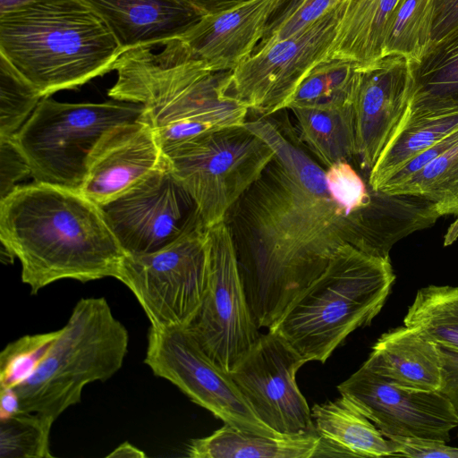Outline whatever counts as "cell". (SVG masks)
<instances>
[{"label":"cell","mask_w":458,"mask_h":458,"mask_svg":"<svg viewBox=\"0 0 458 458\" xmlns=\"http://www.w3.org/2000/svg\"><path fill=\"white\" fill-rule=\"evenodd\" d=\"M129 333L104 297L81 299L44 360L15 390L20 411L54 423L81 399L83 388L123 366Z\"/></svg>","instance_id":"cell-6"},{"label":"cell","mask_w":458,"mask_h":458,"mask_svg":"<svg viewBox=\"0 0 458 458\" xmlns=\"http://www.w3.org/2000/svg\"><path fill=\"white\" fill-rule=\"evenodd\" d=\"M398 0H346L327 59L364 66L383 56L390 17Z\"/></svg>","instance_id":"cell-24"},{"label":"cell","mask_w":458,"mask_h":458,"mask_svg":"<svg viewBox=\"0 0 458 458\" xmlns=\"http://www.w3.org/2000/svg\"><path fill=\"white\" fill-rule=\"evenodd\" d=\"M42 98L38 89L0 54V138L13 137Z\"/></svg>","instance_id":"cell-32"},{"label":"cell","mask_w":458,"mask_h":458,"mask_svg":"<svg viewBox=\"0 0 458 458\" xmlns=\"http://www.w3.org/2000/svg\"><path fill=\"white\" fill-rule=\"evenodd\" d=\"M30 1L34 0H0V13L8 11Z\"/></svg>","instance_id":"cell-44"},{"label":"cell","mask_w":458,"mask_h":458,"mask_svg":"<svg viewBox=\"0 0 458 458\" xmlns=\"http://www.w3.org/2000/svg\"><path fill=\"white\" fill-rule=\"evenodd\" d=\"M20 411L19 397L13 388L0 387L1 420L9 418Z\"/></svg>","instance_id":"cell-42"},{"label":"cell","mask_w":458,"mask_h":458,"mask_svg":"<svg viewBox=\"0 0 458 458\" xmlns=\"http://www.w3.org/2000/svg\"><path fill=\"white\" fill-rule=\"evenodd\" d=\"M164 160L155 131L139 119L111 130L92 152L80 191L98 206L123 195Z\"/></svg>","instance_id":"cell-17"},{"label":"cell","mask_w":458,"mask_h":458,"mask_svg":"<svg viewBox=\"0 0 458 458\" xmlns=\"http://www.w3.org/2000/svg\"><path fill=\"white\" fill-rule=\"evenodd\" d=\"M138 300L154 327H186L208 288L205 226L157 251L124 255L115 277Z\"/></svg>","instance_id":"cell-9"},{"label":"cell","mask_w":458,"mask_h":458,"mask_svg":"<svg viewBox=\"0 0 458 458\" xmlns=\"http://www.w3.org/2000/svg\"><path fill=\"white\" fill-rule=\"evenodd\" d=\"M458 129V109L411 114L405 112L374 166L369 183L378 189L412 157Z\"/></svg>","instance_id":"cell-25"},{"label":"cell","mask_w":458,"mask_h":458,"mask_svg":"<svg viewBox=\"0 0 458 458\" xmlns=\"http://www.w3.org/2000/svg\"><path fill=\"white\" fill-rule=\"evenodd\" d=\"M145 364L193 403L225 423L278 435L255 415L229 373L215 364L183 327H154L148 333Z\"/></svg>","instance_id":"cell-13"},{"label":"cell","mask_w":458,"mask_h":458,"mask_svg":"<svg viewBox=\"0 0 458 458\" xmlns=\"http://www.w3.org/2000/svg\"><path fill=\"white\" fill-rule=\"evenodd\" d=\"M53 423L34 413L19 411L1 420V458H49Z\"/></svg>","instance_id":"cell-31"},{"label":"cell","mask_w":458,"mask_h":458,"mask_svg":"<svg viewBox=\"0 0 458 458\" xmlns=\"http://www.w3.org/2000/svg\"><path fill=\"white\" fill-rule=\"evenodd\" d=\"M153 129L162 151L216 130L208 124L192 120L177 121Z\"/></svg>","instance_id":"cell-37"},{"label":"cell","mask_w":458,"mask_h":458,"mask_svg":"<svg viewBox=\"0 0 458 458\" xmlns=\"http://www.w3.org/2000/svg\"><path fill=\"white\" fill-rule=\"evenodd\" d=\"M436 0H398L388 21L383 56L409 60L421 55L432 41Z\"/></svg>","instance_id":"cell-29"},{"label":"cell","mask_w":458,"mask_h":458,"mask_svg":"<svg viewBox=\"0 0 458 458\" xmlns=\"http://www.w3.org/2000/svg\"><path fill=\"white\" fill-rule=\"evenodd\" d=\"M60 332L23 335L9 343L0 353V387L14 388L31 376Z\"/></svg>","instance_id":"cell-33"},{"label":"cell","mask_w":458,"mask_h":458,"mask_svg":"<svg viewBox=\"0 0 458 458\" xmlns=\"http://www.w3.org/2000/svg\"><path fill=\"white\" fill-rule=\"evenodd\" d=\"M357 66L343 59L320 62L299 85L286 108L352 104Z\"/></svg>","instance_id":"cell-30"},{"label":"cell","mask_w":458,"mask_h":458,"mask_svg":"<svg viewBox=\"0 0 458 458\" xmlns=\"http://www.w3.org/2000/svg\"><path fill=\"white\" fill-rule=\"evenodd\" d=\"M99 207L125 255L157 251L204 226L195 201L165 157L147 178Z\"/></svg>","instance_id":"cell-12"},{"label":"cell","mask_w":458,"mask_h":458,"mask_svg":"<svg viewBox=\"0 0 458 458\" xmlns=\"http://www.w3.org/2000/svg\"><path fill=\"white\" fill-rule=\"evenodd\" d=\"M163 155L195 201L204 226L209 227L225 221L275 151L244 123L202 133L163 150Z\"/></svg>","instance_id":"cell-8"},{"label":"cell","mask_w":458,"mask_h":458,"mask_svg":"<svg viewBox=\"0 0 458 458\" xmlns=\"http://www.w3.org/2000/svg\"><path fill=\"white\" fill-rule=\"evenodd\" d=\"M28 175H31L30 165L14 138H0V200Z\"/></svg>","instance_id":"cell-34"},{"label":"cell","mask_w":458,"mask_h":458,"mask_svg":"<svg viewBox=\"0 0 458 458\" xmlns=\"http://www.w3.org/2000/svg\"><path fill=\"white\" fill-rule=\"evenodd\" d=\"M205 237L208 288L198 312L183 328L215 364L229 373L260 334L247 303L228 224L205 227Z\"/></svg>","instance_id":"cell-10"},{"label":"cell","mask_w":458,"mask_h":458,"mask_svg":"<svg viewBox=\"0 0 458 458\" xmlns=\"http://www.w3.org/2000/svg\"><path fill=\"white\" fill-rule=\"evenodd\" d=\"M362 367L403 387L424 391L441 387L439 346L406 326L383 334Z\"/></svg>","instance_id":"cell-20"},{"label":"cell","mask_w":458,"mask_h":458,"mask_svg":"<svg viewBox=\"0 0 458 458\" xmlns=\"http://www.w3.org/2000/svg\"><path fill=\"white\" fill-rule=\"evenodd\" d=\"M403 324L438 346L458 352V286L420 288Z\"/></svg>","instance_id":"cell-27"},{"label":"cell","mask_w":458,"mask_h":458,"mask_svg":"<svg viewBox=\"0 0 458 458\" xmlns=\"http://www.w3.org/2000/svg\"><path fill=\"white\" fill-rule=\"evenodd\" d=\"M105 22L123 52L181 38L202 16L184 0H82Z\"/></svg>","instance_id":"cell-19"},{"label":"cell","mask_w":458,"mask_h":458,"mask_svg":"<svg viewBox=\"0 0 458 458\" xmlns=\"http://www.w3.org/2000/svg\"><path fill=\"white\" fill-rule=\"evenodd\" d=\"M394 280L389 258L345 244L268 331L307 362L324 363L352 332L371 323Z\"/></svg>","instance_id":"cell-5"},{"label":"cell","mask_w":458,"mask_h":458,"mask_svg":"<svg viewBox=\"0 0 458 458\" xmlns=\"http://www.w3.org/2000/svg\"><path fill=\"white\" fill-rule=\"evenodd\" d=\"M311 417L319 446L318 456L382 457L396 455L395 443L364 416L346 397L314 404Z\"/></svg>","instance_id":"cell-21"},{"label":"cell","mask_w":458,"mask_h":458,"mask_svg":"<svg viewBox=\"0 0 458 458\" xmlns=\"http://www.w3.org/2000/svg\"><path fill=\"white\" fill-rule=\"evenodd\" d=\"M457 25L458 0H436L432 41L444 37Z\"/></svg>","instance_id":"cell-39"},{"label":"cell","mask_w":458,"mask_h":458,"mask_svg":"<svg viewBox=\"0 0 458 458\" xmlns=\"http://www.w3.org/2000/svg\"><path fill=\"white\" fill-rule=\"evenodd\" d=\"M396 446L395 456L412 458H458V447L445 442L415 437H392Z\"/></svg>","instance_id":"cell-36"},{"label":"cell","mask_w":458,"mask_h":458,"mask_svg":"<svg viewBox=\"0 0 458 458\" xmlns=\"http://www.w3.org/2000/svg\"><path fill=\"white\" fill-rule=\"evenodd\" d=\"M201 16L219 13L251 0H184Z\"/></svg>","instance_id":"cell-41"},{"label":"cell","mask_w":458,"mask_h":458,"mask_svg":"<svg viewBox=\"0 0 458 458\" xmlns=\"http://www.w3.org/2000/svg\"><path fill=\"white\" fill-rule=\"evenodd\" d=\"M345 3L289 38L253 52L232 71L231 94L261 116L286 109L309 72L327 58Z\"/></svg>","instance_id":"cell-11"},{"label":"cell","mask_w":458,"mask_h":458,"mask_svg":"<svg viewBox=\"0 0 458 458\" xmlns=\"http://www.w3.org/2000/svg\"><path fill=\"white\" fill-rule=\"evenodd\" d=\"M245 125L275 156L235 204L233 236L239 272L258 328H269L326 269L345 244L389 258L415 233L411 225L371 214H350L330 195L326 170L289 126L267 116Z\"/></svg>","instance_id":"cell-1"},{"label":"cell","mask_w":458,"mask_h":458,"mask_svg":"<svg viewBox=\"0 0 458 458\" xmlns=\"http://www.w3.org/2000/svg\"><path fill=\"white\" fill-rule=\"evenodd\" d=\"M317 434L265 435L225 423L211 435L191 439V458H311L319 446Z\"/></svg>","instance_id":"cell-23"},{"label":"cell","mask_w":458,"mask_h":458,"mask_svg":"<svg viewBox=\"0 0 458 458\" xmlns=\"http://www.w3.org/2000/svg\"><path fill=\"white\" fill-rule=\"evenodd\" d=\"M442 383L439 392L451 403L458 417V352L440 347Z\"/></svg>","instance_id":"cell-38"},{"label":"cell","mask_w":458,"mask_h":458,"mask_svg":"<svg viewBox=\"0 0 458 458\" xmlns=\"http://www.w3.org/2000/svg\"><path fill=\"white\" fill-rule=\"evenodd\" d=\"M454 225H455V227H456V232H458V220H456V221L454 222Z\"/></svg>","instance_id":"cell-45"},{"label":"cell","mask_w":458,"mask_h":458,"mask_svg":"<svg viewBox=\"0 0 458 458\" xmlns=\"http://www.w3.org/2000/svg\"><path fill=\"white\" fill-rule=\"evenodd\" d=\"M346 397L387 438L415 437L448 442L458 417L439 391L395 385L360 367L337 386Z\"/></svg>","instance_id":"cell-15"},{"label":"cell","mask_w":458,"mask_h":458,"mask_svg":"<svg viewBox=\"0 0 458 458\" xmlns=\"http://www.w3.org/2000/svg\"><path fill=\"white\" fill-rule=\"evenodd\" d=\"M122 53L82 0H34L0 13V54L43 98L109 72Z\"/></svg>","instance_id":"cell-3"},{"label":"cell","mask_w":458,"mask_h":458,"mask_svg":"<svg viewBox=\"0 0 458 458\" xmlns=\"http://www.w3.org/2000/svg\"><path fill=\"white\" fill-rule=\"evenodd\" d=\"M0 240L32 294L63 279L115 278L125 255L98 205L80 191L36 182L0 200Z\"/></svg>","instance_id":"cell-2"},{"label":"cell","mask_w":458,"mask_h":458,"mask_svg":"<svg viewBox=\"0 0 458 458\" xmlns=\"http://www.w3.org/2000/svg\"><path fill=\"white\" fill-rule=\"evenodd\" d=\"M302 1L303 0H277L266 23L263 37L255 48L263 46L278 28L296 11Z\"/></svg>","instance_id":"cell-40"},{"label":"cell","mask_w":458,"mask_h":458,"mask_svg":"<svg viewBox=\"0 0 458 458\" xmlns=\"http://www.w3.org/2000/svg\"><path fill=\"white\" fill-rule=\"evenodd\" d=\"M411 86L410 61L403 55H385L357 66L352 100L356 153L368 172L403 117Z\"/></svg>","instance_id":"cell-16"},{"label":"cell","mask_w":458,"mask_h":458,"mask_svg":"<svg viewBox=\"0 0 458 458\" xmlns=\"http://www.w3.org/2000/svg\"><path fill=\"white\" fill-rule=\"evenodd\" d=\"M140 104L65 103L44 97L13 136L34 182L79 191L89 157L114 128L141 118Z\"/></svg>","instance_id":"cell-7"},{"label":"cell","mask_w":458,"mask_h":458,"mask_svg":"<svg viewBox=\"0 0 458 458\" xmlns=\"http://www.w3.org/2000/svg\"><path fill=\"white\" fill-rule=\"evenodd\" d=\"M344 0H303L296 11L278 28L273 36L253 52L267 45L289 38L315 22ZM252 52V53H253Z\"/></svg>","instance_id":"cell-35"},{"label":"cell","mask_w":458,"mask_h":458,"mask_svg":"<svg viewBox=\"0 0 458 458\" xmlns=\"http://www.w3.org/2000/svg\"><path fill=\"white\" fill-rule=\"evenodd\" d=\"M385 192L425 199L435 204L443 216L453 215L458 220V142Z\"/></svg>","instance_id":"cell-28"},{"label":"cell","mask_w":458,"mask_h":458,"mask_svg":"<svg viewBox=\"0 0 458 458\" xmlns=\"http://www.w3.org/2000/svg\"><path fill=\"white\" fill-rule=\"evenodd\" d=\"M409 61L412 86L407 113L458 109V25Z\"/></svg>","instance_id":"cell-22"},{"label":"cell","mask_w":458,"mask_h":458,"mask_svg":"<svg viewBox=\"0 0 458 458\" xmlns=\"http://www.w3.org/2000/svg\"><path fill=\"white\" fill-rule=\"evenodd\" d=\"M300 138L327 167L357 157L352 104L291 108Z\"/></svg>","instance_id":"cell-26"},{"label":"cell","mask_w":458,"mask_h":458,"mask_svg":"<svg viewBox=\"0 0 458 458\" xmlns=\"http://www.w3.org/2000/svg\"><path fill=\"white\" fill-rule=\"evenodd\" d=\"M277 0H251L202 16L181 38L189 54L215 72L235 69L253 52Z\"/></svg>","instance_id":"cell-18"},{"label":"cell","mask_w":458,"mask_h":458,"mask_svg":"<svg viewBox=\"0 0 458 458\" xmlns=\"http://www.w3.org/2000/svg\"><path fill=\"white\" fill-rule=\"evenodd\" d=\"M159 47L157 52L139 47L120 55L111 98L142 105L140 119L153 128L192 120L219 130L247 121L249 109L230 92L232 71H212L179 38Z\"/></svg>","instance_id":"cell-4"},{"label":"cell","mask_w":458,"mask_h":458,"mask_svg":"<svg viewBox=\"0 0 458 458\" xmlns=\"http://www.w3.org/2000/svg\"><path fill=\"white\" fill-rule=\"evenodd\" d=\"M106 457H114V458H144L146 457L145 453L137 448L135 445L124 442L118 445L114 451H112Z\"/></svg>","instance_id":"cell-43"},{"label":"cell","mask_w":458,"mask_h":458,"mask_svg":"<svg viewBox=\"0 0 458 458\" xmlns=\"http://www.w3.org/2000/svg\"><path fill=\"white\" fill-rule=\"evenodd\" d=\"M305 363L290 344L268 331L260 334L229 375L255 415L272 430L317 434L311 409L296 383V373Z\"/></svg>","instance_id":"cell-14"}]
</instances>
